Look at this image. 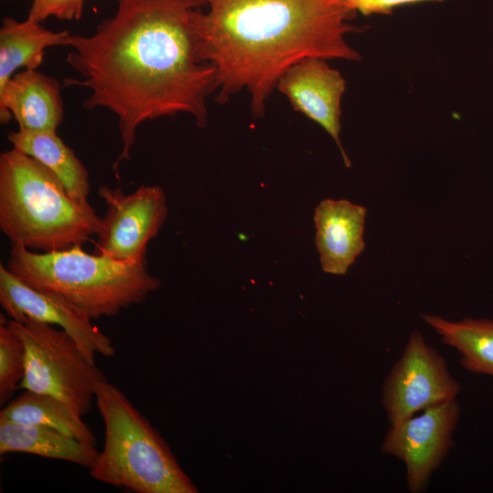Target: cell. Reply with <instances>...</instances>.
<instances>
[{"instance_id":"6da1fadb","label":"cell","mask_w":493,"mask_h":493,"mask_svg":"<svg viewBox=\"0 0 493 493\" xmlns=\"http://www.w3.org/2000/svg\"><path fill=\"white\" fill-rule=\"evenodd\" d=\"M115 1V13L90 36L70 35L66 59L79 78H65L62 86L90 91L85 110L104 108L117 116L122 148L112 168L118 176L142 123L185 113L206 126L216 69L202 56L194 23L204 0Z\"/></svg>"},{"instance_id":"7a4b0ae2","label":"cell","mask_w":493,"mask_h":493,"mask_svg":"<svg viewBox=\"0 0 493 493\" xmlns=\"http://www.w3.org/2000/svg\"><path fill=\"white\" fill-rule=\"evenodd\" d=\"M195 27L216 69L215 100L246 90L254 118L265 114L280 76L307 58L360 60L346 41L358 28L343 0H204Z\"/></svg>"},{"instance_id":"3957f363","label":"cell","mask_w":493,"mask_h":493,"mask_svg":"<svg viewBox=\"0 0 493 493\" xmlns=\"http://www.w3.org/2000/svg\"><path fill=\"white\" fill-rule=\"evenodd\" d=\"M100 218L33 157L15 148L1 153L0 229L12 244L43 252L82 246Z\"/></svg>"},{"instance_id":"277c9868","label":"cell","mask_w":493,"mask_h":493,"mask_svg":"<svg viewBox=\"0 0 493 493\" xmlns=\"http://www.w3.org/2000/svg\"><path fill=\"white\" fill-rule=\"evenodd\" d=\"M6 267L30 287L65 298L91 319L118 315L161 286L145 264L89 254L81 246L37 253L12 244Z\"/></svg>"},{"instance_id":"5b68a950","label":"cell","mask_w":493,"mask_h":493,"mask_svg":"<svg viewBox=\"0 0 493 493\" xmlns=\"http://www.w3.org/2000/svg\"><path fill=\"white\" fill-rule=\"evenodd\" d=\"M95 402L104 423V445L89 469L92 478L135 493H196L166 442L124 393L103 380Z\"/></svg>"},{"instance_id":"8992f818","label":"cell","mask_w":493,"mask_h":493,"mask_svg":"<svg viewBox=\"0 0 493 493\" xmlns=\"http://www.w3.org/2000/svg\"><path fill=\"white\" fill-rule=\"evenodd\" d=\"M9 324L26 348L25 375L20 387L47 393L83 416L95 401V386L103 372L85 357L74 339L55 325L26 318Z\"/></svg>"},{"instance_id":"52a82bcc","label":"cell","mask_w":493,"mask_h":493,"mask_svg":"<svg viewBox=\"0 0 493 493\" xmlns=\"http://www.w3.org/2000/svg\"><path fill=\"white\" fill-rule=\"evenodd\" d=\"M460 391L461 385L450 373L445 358L419 331H414L384 380L382 404L390 425H393L456 399Z\"/></svg>"},{"instance_id":"ba28073f","label":"cell","mask_w":493,"mask_h":493,"mask_svg":"<svg viewBox=\"0 0 493 493\" xmlns=\"http://www.w3.org/2000/svg\"><path fill=\"white\" fill-rule=\"evenodd\" d=\"M99 195L107 205L97 236V254L117 260L145 264L149 242L168 215L166 195L158 185H142L131 194L102 185Z\"/></svg>"},{"instance_id":"9c48e42d","label":"cell","mask_w":493,"mask_h":493,"mask_svg":"<svg viewBox=\"0 0 493 493\" xmlns=\"http://www.w3.org/2000/svg\"><path fill=\"white\" fill-rule=\"evenodd\" d=\"M459 418L460 406L454 399L390 425L381 450L404 464L411 493L425 491L433 473L446 459L454 446L453 435Z\"/></svg>"},{"instance_id":"30bf717a","label":"cell","mask_w":493,"mask_h":493,"mask_svg":"<svg viewBox=\"0 0 493 493\" xmlns=\"http://www.w3.org/2000/svg\"><path fill=\"white\" fill-rule=\"evenodd\" d=\"M0 303L12 320L26 318L49 323L68 332L85 357L95 364V354L115 355L110 339L91 321L83 309L65 298L41 291L26 284L3 264L0 265Z\"/></svg>"},{"instance_id":"8fae6325","label":"cell","mask_w":493,"mask_h":493,"mask_svg":"<svg viewBox=\"0 0 493 493\" xmlns=\"http://www.w3.org/2000/svg\"><path fill=\"white\" fill-rule=\"evenodd\" d=\"M346 82L326 59L307 58L291 65L278 80L276 89L293 110L319 124L335 141L344 163L351 166L341 140V101Z\"/></svg>"},{"instance_id":"7c38bea8","label":"cell","mask_w":493,"mask_h":493,"mask_svg":"<svg viewBox=\"0 0 493 493\" xmlns=\"http://www.w3.org/2000/svg\"><path fill=\"white\" fill-rule=\"evenodd\" d=\"M61 85L53 77L37 69L16 73L0 89V121L14 118L19 130L57 131L64 118Z\"/></svg>"},{"instance_id":"4fadbf2b","label":"cell","mask_w":493,"mask_h":493,"mask_svg":"<svg viewBox=\"0 0 493 493\" xmlns=\"http://www.w3.org/2000/svg\"><path fill=\"white\" fill-rule=\"evenodd\" d=\"M366 213L347 200L325 199L315 208V244L324 272L344 275L364 250Z\"/></svg>"},{"instance_id":"5bb4252c","label":"cell","mask_w":493,"mask_h":493,"mask_svg":"<svg viewBox=\"0 0 493 493\" xmlns=\"http://www.w3.org/2000/svg\"><path fill=\"white\" fill-rule=\"evenodd\" d=\"M15 452L65 460L89 469L100 453L95 445L50 427L0 420V455Z\"/></svg>"},{"instance_id":"9a60e30c","label":"cell","mask_w":493,"mask_h":493,"mask_svg":"<svg viewBox=\"0 0 493 493\" xmlns=\"http://www.w3.org/2000/svg\"><path fill=\"white\" fill-rule=\"evenodd\" d=\"M8 140L13 148L33 157L47 168L75 201L89 204V173L57 131H32L18 129L8 134Z\"/></svg>"},{"instance_id":"2e32d148","label":"cell","mask_w":493,"mask_h":493,"mask_svg":"<svg viewBox=\"0 0 493 493\" xmlns=\"http://www.w3.org/2000/svg\"><path fill=\"white\" fill-rule=\"evenodd\" d=\"M70 35L68 30H48L30 18L17 21L5 17L0 27V89L17 69H37L47 48L67 47Z\"/></svg>"},{"instance_id":"e0dca14e","label":"cell","mask_w":493,"mask_h":493,"mask_svg":"<svg viewBox=\"0 0 493 493\" xmlns=\"http://www.w3.org/2000/svg\"><path fill=\"white\" fill-rule=\"evenodd\" d=\"M422 319L461 356L468 372L493 377V320L466 318L450 321L440 316L422 313Z\"/></svg>"},{"instance_id":"ac0fdd59","label":"cell","mask_w":493,"mask_h":493,"mask_svg":"<svg viewBox=\"0 0 493 493\" xmlns=\"http://www.w3.org/2000/svg\"><path fill=\"white\" fill-rule=\"evenodd\" d=\"M0 420L50 427L96 446V436L82 416L50 394L26 390L1 410Z\"/></svg>"},{"instance_id":"d6986e66","label":"cell","mask_w":493,"mask_h":493,"mask_svg":"<svg viewBox=\"0 0 493 493\" xmlns=\"http://www.w3.org/2000/svg\"><path fill=\"white\" fill-rule=\"evenodd\" d=\"M0 404L21 385L25 375L26 348L16 330L0 315Z\"/></svg>"},{"instance_id":"ffe728a7","label":"cell","mask_w":493,"mask_h":493,"mask_svg":"<svg viewBox=\"0 0 493 493\" xmlns=\"http://www.w3.org/2000/svg\"><path fill=\"white\" fill-rule=\"evenodd\" d=\"M86 0H32L27 18L43 22L49 17L58 20H79Z\"/></svg>"},{"instance_id":"44dd1931","label":"cell","mask_w":493,"mask_h":493,"mask_svg":"<svg viewBox=\"0 0 493 493\" xmlns=\"http://www.w3.org/2000/svg\"><path fill=\"white\" fill-rule=\"evenodd\" d=\"M445 0H343L344 5L353 13L363 16L374 14L387 15L402 5H413L422 2H442Z\"/></svg>"}]
</instances>
